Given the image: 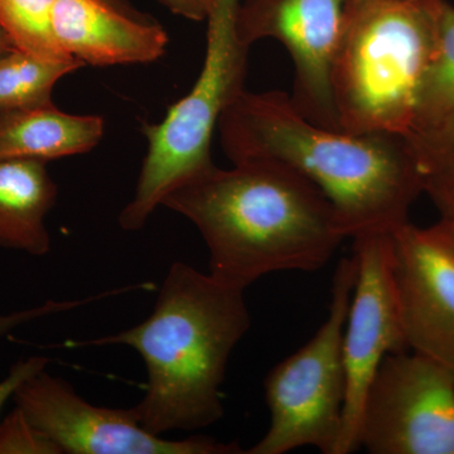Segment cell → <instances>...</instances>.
Here are the masks:
<instances>
[{
    "instance_id": "obj_1",
    "label": "cell",
    "mask_w": 454,
    "mask_h": 454,
    "mask_svg": "<svg viewBox=\"0 0 454 454\" xmlns=\"http://www.w3.org/2000/svg\"><path fill=\"white\" fill-rule=\"evenodd\" d=\"M217 131L230 162L278 164L318 188L348 238L393 232L408 223L423 193L404 137L317 124L286 92L245 90L221 116Z\"/></svg>"
},
{
    "instance_id": "obj_2",
    "label": "cell",
    "mask_w": 454,
    "mask_h": 454,
    "mask_svg": "<svg viewBox=\"0 0 454 454\" xmlns=\"http://www.w3.org/2000/svg\"><path fill=\"white\" fill-rule=\"evenodd\" d=\"M162 206L199 230L210 254L208 274L243 291L276 271L319 270L348 239L324 193L278 164H212Z\"/></svg>"
},
{
    "instance_id": "obj_3",
    "label": "cell",
    "mask_w": 454,
    "mask_h": 454,
    "mask_svg": "<svg viewBox=\"0 0 454 454\" xmlns=\"http://www.w3.org/2000/svg\"><path fill=\"white\" fill-rule=\"evenodd\" d=\"M244 292L177 262L142 324L65 346L136 349L146 367L145 394L134 406L142 426L157 435L207 428L223 417L227 363L252 325Z\"/></svg>"
},
{
    "instance_id": "obj_4",
    "label": "cell",
    "mask_w": 454,
    "mask_h": 454,
    "mask_svg": "<svg viewBox=\"0 0 454 454\" xmlns=\"http://www.w3.org/2000/svg\"><path fill=\"white\" fill-rule=\"evenodd\" d=\"M433 40L432 0H348L331 66L340 129L408 139Z\"/></svg>"
},
{
    "instance_id": "obj_5",
    "label": "cell",
    "mask_w": 454,
    "mask_h": 454,
    "mask_svg": "<svg viewBox=\"0 0 454 454\" xmlns=\"http://www.w3.org/2000/svg\"><path fill=\"white\" fill-rule=\"evenodd\" d=\"M241 2L211 0L205 59L196 82L162 121L143 125L146 154L133 200L119 215L122 230L143 229L175 188L214 164L212 137L223 114L245 91L252 46L239 31Z\"/></svg>"
},
{
    "instance_id": "obj_6",
    "label": "cell",
    "mask_w": 454,
    "mask_h": 454,
    "mask_svg": "<svg viewBox=\"0 0 454 454\" xmlns=\"http://www.w3.org/2000/svg\"><path fill=\"white\" fill-rule=\"evenodd\" d=\"M356 274L354 253L340 260L325 324L268 373L264 389L270 424L264 437L245 453L286 454L315 447L336 454L346 402L342 337Z\"/></svg>"
},
{
    "instance_id": "obj_7",
    "label": "cell",
    "mask_w": 454,
    "mask_h": 454,
    "mask_svg": "<svg viewBox=\"0 0 454 454\" xmlns=\"http://www.w3.org/2000/svg\"><path fill=\"white\" fill-rule=\"evenodd\" d=\"M358 444L372 454H454V373L413 351L387 355L366 393Z\"/></svg>"
},
{
    "instance_id": "obj_8",
    "label": "cell",
    "mask_w": 454,
    "mask_h": 454,
    "mask_svg": "<svg viewBox=\"0 0 454 454\" xmlns=\"http://www.w3.org/2000/svg\"><path fill=\"white\" fill-rule=\"evenodd\" d=\"M29 422L67 454H243L236 442L208 437L169 441L149 432L136 409L104 408L77 395L46 370L23 382L13 396Z\"/></svg>"
},
{
    "instance_id": "obj_9",
    "label": "cell",
    "mask_w": 454,
    "mask_h": 454,
    "mask_svg": "<svg viewBox=\"0 0 454 454\" xmlns=\"http://www.w3.org/2000/svg\"><path fill=\"white\" fill-rule=\"evenodd\" d=\"M357 274L342 337L346 402L336 454L360 450L358 428L373 376L387 355L409 351L393 276L391 232L354 239Z\"/></svg>"
},
{
    "instance_id": "obj_10",
    "label": "cell",
    "mask_w": 454,
    "mask_h": 454,
    "mask_svg": "<svg viewBox=\"0 0 454 454\" xmlns=\"http://www.w3.org/2000/svg\"><path fill=\"white\" fill-rule=\"evenodd\" d=\"M348 0H244L239 31L249 46L274 40L291 57V98L301 114L340 129L331 92V66ZM342 130V129H340Z\"/></svg>"
},
{
    "instance_id": "obj_11",
    "label": "cell",
    "mask_w": 454,
    "mask_h": 454,
    "mask_svg": "<svg viewBox=\"0 0 454 454\" xmlns=\"http://www.w3.org/2000/svg\"><path fill=\"white\" fill-rule=\"evenodd\" d=\"M393 276L409 351L454 373V249L438 223L391 232Z\"/></svg>"
},
{
    "instance_id": "obj_12",
    "label": "cell",
    "mask_w": 454,
    "mask_h": 454,
    "mask_svg": "<svg viewBox=\"0 0 454 454\" xmlns=\"http://www.w3.org/2000/svg\"><path fill=\"white\" fill-rule=\"evenodd\" d=\"M52 27L61 50L83 65L152 64L168 46L157 20H136L101 0H56Z\"/></svg>"
},
{
    "instance_id": "obj_13",
    "label": "cell",
    "mask_w": 454,
    "mask_h": 454,
    "mask_svg": "<svg viewBox=\"0 0 454 454\" xmlns=\"http://www.w3.org/2000/svg\"><path fill=\"white\" fill-rule=\"evenodd\" d=\"M106 121L100 115H74L55 104L0 110V160L40 162L85 154L100 145Z\"/></svg>"
},
{
    "instance_id": "obj_14",
    "label": "cell",
    "mask_w": 454,
    "mask_h": 454,
    "mask_svg": "<svg viewBox=\"0 0 454 454\" xmlns=\"http://www.w3.org/2000/svg\"><path fill=\"white\" fill-rule=\"evenodd\" d=\"M59 187L46 163L0 160V247L44 256L51 250L46 217L56 205Z\"/></svg>"
},
{
    "instance_id": "obj_15",
    "label": "cell",
    "mask_w": 454,
    "mask_h": 454,
    "mask_svg": "<svg viewBox=\"0 0 454 454\" xmlns=\"http://www.w3.org/2000/svg\"><path fill=\"white\" fill-rule=\"evenodd\" d=\"M434 40L409 143L434 136L454 121V5L432 0Z\"/></svg>"
},
{
    "instance_id": "obj_16",
    "label": "cell",
    "mask_w": 454,
    "mask_h": 454,
    "mask_svg": "<svg viewBox=\"0 0 454 454\" xmlns=\"http://www.w3.org/2000/svg\"><path fill=\"white\" fill-rule=\"evenodd\" d=\"M80 59H53L13 50L0 59V110L53 103L56 83L82 68Z\"/></svg>"
},
{
    "instance_id": "obj_17",
    "label": "cell",
    "mask_w": 454,
    "mask_h": 454,
    "mask_svg": "<svg viewBox=\"0 0 454 454\" xmlns=\"http://www.w3.org/2000/svg\"><path fill=\"white\" fill-rule=\"evenodd\" d=\"M56 0H0V27L17 50L44 59H71L57 43L52 27Z\"/></svg>"
},
{
    "instance_id": "obj_18",
    "label": "cell",
    "mask_w": 454,
    "mask_h": 454,
    "mask_svg": "<svg viewBox=\"0 0 454 454\" xmlns=\"http://www.w3.org/2000/svg\"><path fill=\"white\" fill-rule=\"evenodd\" d=\"M409 145L419 170L423 193L434 203L441 219L454 216V121L434 136Z\"/></svg>"
},
{
    "instance_id": "obj_19",
    "label": "cell",
    "mask_w": 454,
    "mask_h": 454,
    "mask_svg": "<svg viewBox=\"0 0 454 454\" xmlns=\"http://www.w3.org/2000/svg\"><path fill=\"white\" fill-rule=\"evenodd\" d=\"M0 454H62L18 406L0 420Z\"/></svg>"
},
{
    "instance_id": "obj_20",
    "label": "cell",
    "mask_w": 454,
    "mask_h": 454,
    "mask_svg": "<svg viewBox=\"0 0 454 454\" xmlns=\"http://www.w3.org/2000/svg\"><path fill=\"white\" fill-rule=\"evenodd\" d=\"M131 286H124V288L112 289L101 293V294L92 295V297L80 298V300L71 301H46L40 306L33 307V309L18 310V312L9 313V315H0V340L7 336L12 331L16 330L20 325L28 324V322L35 321V319L44 318L59 313L67 312L79 309V307L86 306L103 298L113 297V295L122 294V293L130 292Z\"/></svg>"
},
{
    "instance_id": "obj_21",
    "label": "cell",
    "mask_w": 454,
    "mask_h": 454,
    "mask_svg": "<svg viewBox=\"0 0 454 454\" xmlns=\"http://www.w3.org/2000/svg\"><path fill=\"white\" fill-rule=\"evenodd\" d=\"M50 360L44 356H32L17 361L9 370L8 375L0 381V413L9 399H13L18 387L35 373L43 372Z\"/></svg>"
},
{
    "instance_id": "obj_22",
    "label": "cell",
    "mask_w": 454,
    "mask_h": 454,
    "mask_svg": "<svg viewBox=\"0 0 454 454\" xmlns=\"http://www.w3.org/2000/svg\"><path fill=\"white\" fill-rule=\"evenodd\" d=\"M176 16L193 22H203L207 18L211 0H157Z\"/></svg>"
},
{
    "instance_id": "obj_23",
    "label": "cell",
    "mask_w": 454,
    "mask_h": 454,
    "mask_svg": "<svg viewBox=\"0 0 454 454\" xmlns=\"http://www.w3.org/2000/svg\"><path fill=\"white\" fill-rule=\"evenodd\" d=\"M101 2L106 3V4L109 5V7L115 9V11L121 12L122 14H127V16L136 18V20H154V18L149 16V14L139 12L138 9L131 4L129 0H101Z\"/></svg>"
},
{
    "instance_id": "obj_24",
    "label": "cell",
    "mask_w": 454,
    "mask_h": 454,
    "mask_svg": "<svg viewBox=\"0 0 454 454\" xmlns=\"http://www.w3.org/2000/svg\"><path fill=\"white\" fill-rule=\"evenodd\" d=\"M438 225L441 227L442 231L444 232L448 241L452 245L454 249V216L446 217V219H441L438 221Z\"/></svg>"
},
{
    "instance_id": "obj_25",
    "label": "cell",
    "mask_w": 454,
    "mask_h": 454,
    "mask_svg": "<svg viewBox=\"0 0 454 454\" xmlns=\"http://www.w3.org/2000/svg\"><path fill=\"white\" fill-rule=\"evenodd\" d=\"M13 50H16V47L13 46V43L9 40L8 35H5L2 27H0V59Z\"/></svg>"
}]
</instances>
